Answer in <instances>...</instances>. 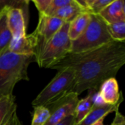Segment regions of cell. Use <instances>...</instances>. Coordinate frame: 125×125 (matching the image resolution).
Instances as JSON below:
<instances>
[{
  "mask_svg": "<svg viewBox=\"0 0 125 125\" xmlns=\"http://www.w3.org/2000/svg\"><path fill=\"white\" fill-rule=\"evenodd\" d=\"M125 64V43L112 41L88 51L69 53L49 69L73 70L75 84L72 92L80 95L85 91H98L102 83L115 78Z\"/></svg>",
  "mask_w": 125,
  "mask_h": 125,
  "instance_id": "1",
  "label": "cell"
},
{
  "mask_svg": "<svg viewBox=\"0 0 125 125\" xmlns=\"http://www.w3.org/2000/svg\"><path fill=\"white\" fill-rule=\"evenodd\" d=\"M34 62V56L18 55L8 50L0 53V98L13 95L19 81H29L28 67Z\"/></svg>",
  "mask_w": 125,
  "mask_h": 125,
  "instance_id": "2",
  "label": "cell"
},
{
  "mask_svg": "<svg viewBox=\"0 0 125 125\" xmlns=\"http://www.w3.org/2000/svg\"><path fill=\"white\" fill-rule=\"evenodd\" d=\"M69 23L60 29L38 50L35 59L40 67L49 68L71 53V40L69 37Z\"/></svg>",
  "mask_w": 125,
  "mask_h": 125,
  "instance_id": "3",
  "label": "cell"
},
{
  "mask_svg": "<svg viewBox=\"0 0 125 125\" xmlns=\"http://www.w3.org/2000/svg\"><path fill=\"white\" fill-rule=\"evenodd\" d=\"M112 41L108 23L99 15L91 14V21L84 32L79 38L71 41L70 53L88 51Z\"/></svg>",
  "mask_w": 125,
  "mask_h": 125,
  "instance_id": "4",
  "label": "cell"
},
{
  "mask_svg": "<svg viewBox=\"0 0 125 125\" xmlns=\"http://www.w3.org/2000/svg\"><path fill=\"white\" fill-rule=\"evenodd\" d=\"M75 84V74L71 68L59 70L32 103L33 108L46 106L66 94L72 92Z\"/></svg>",
  "mask_w": 125,
  "mask_h": 125,
  "instance_id": "5",
  "label": "cell"
},
{
  "mask_svg": "<svg viewBox=\"0 0 125 125\" xmlns=\"http://www.w3.org/2000/svg\"><path fill=\"white\" fill-rule=\"evenodd\" d=\"M79 95L70 92L57 100L46 105L50 112V116L45 125H57L68 116L74 114L79 101Z\"/></svg>",
  "mask_w": 125,
  "mask_h": 125,
  "instance_id": "6",
  "label": "cell"
},
{
  "mask_svg": "<svg viewBox=\"0 0 125 125\" xmlns=\"http://www.w3.org/2000/svg\"><path fill=\"white\" fill-rule=\"evenodd\" d=\"M64 23H65L62 20L57 17L39 14L38 23L36 29L33 31L38 40L37 51L43 44L50 40L60 29Z\"/></svg>",
  "mask_w": 125,
  "mask_h": 125,
  "instance_id": "7",
  "label": "cell"
},
{
  "mask_svg": "<svg viewBox=\"0 0 125 125\" xmlns=\"http://www.w3.org/2000/svg\"><path fill=\"white\" fill-rule=\"evenodd\" d=\"M7 7V24L13 37L18 38L25 36L27 34L26 30L28 23V14L21 8Z\"/></svg>",
  "mask_w": 125,
  "mask_h": 125,
  "instance_id": "8",
  "label": "cell"
},
{
  "mask_svg": "<svg viewBox=\"0 0 125 125\" xmlns=\"http://www.w3.org/2000/svg\"><path fill=\"white\" fill-rule=\"evenodd\" d=\"M38 46V40L34 32L25 36L12 38L8 51L18 55L34 56Z\"/></svg>",
  "mask_w": 125,
  "mask_h": 125,
  "instance_id": "9",
  "label": "cell"
},
{
  "mask_svg": "<svg viewBox=\"0 0 125 125\" xmlns=\"http://www.w3.org/2000/svg\"><path fill=\"white\" fill-rule=\"evenodd\" d=\"M98 92L103 102L107 105H114L124 100L122 92L119 90V83L116 78H111L104 81Z\"/></svg>",
  "mask_w": 125,
  "mask_h": 125,
  "instance_id": "10",
  "label": "cell"
},
{
  "mask_svg": "<svg viewBox=\"0 0 125 125\" xmlns=\"http://www.w3.org/2000/svg\"><path fill=\"white\" fill-rule=\"evenodd\" d=\"M123 101H120L118 104L104 105L102 106H94L91 112L79 123L74 125H93L101 119H105L109 114L116 112L119 110L120 105Z\"/></svg>",
  "mask_w": 125,
  "mask_h": 125,
  "instance_id": "11",
  "label": "cell"
},
{
  "mask_svg": "<svg viewBox=\"0 0 125 125\" xmlns=\"http://www.w3.org/2000/svg\"><path fill=\"white\" fill-rule=\"evenodd\" d=\"M99 15L108 24L124 21V0H113V1L99 14Z\"/></svg>",
  "mask_w": 125,
  "mask_h": 125,
  "instance_id": "12",
  "label": "cell"
},
{
  "mask_svg": "<svg viewBox=\"0 0 125 125\" xmlns=\"http://www.w3.org/2000/svg\"><path fill=\"white\" fill-rule=\"evenodd\" d=\"M7 10L8 7L6 5L0 8V53L8 50L13 38L7 24Z\"/></svg>",
  "mask_w": 125,
  "mask_h": 125,
  "instance_id": "13",
  "label": "cell"
},
{
  "mask_svg": "<svg viewBox=\"0 0 125 125\" xmlns=\"http://www.w3.org/2000/svg\"><path fill=\"white\" fill-rule=\"evenodd\" d=\"M91 13L83 12L69 23V37L71 41L79 38L87 28L91 21Z\"/></svg>",
  "mask_w": 125,
  "mask_h": 125,
  "instance_id": "14",
  "label": "cell"
},
{
  "mask_svg": "<svg viewBox=\"0 0 125 125\" xmlns=\"http://www.w3.org/2000/svg\"><path fill=\"white\" fill-rule=\"evenodd\" d=\"M83 12H86L77 0H72L70 4L57 10L52 16L57 17L64 23H70Z\"/></svg>",
  "mask_w": 125,
  "mask_h": 125,
  "instance_id": "15",
  "label": "cell"
},
{
  "mask_svg": "<svg viewBox=\"0 0 125 125\" xmlns=\"http://www.w3.org/2000/svg\"><path fill=\"white\" fill-rule=\"evenodd\" d=\"M95 92L97 91H88V94L81 99L79 100L77 105L75 108V124L80 122L91 111L93 108V96Z\"/></svg>",
  "mask_w": 125,
  "mask_h": 125,
  "instance_id": "16",
  "label": "cell"
},
{
  "mask_svg": "<svg viewBox=\"0 0 125 125\" xmlns=\"http://www.w3.org/2000/svg\"><path fill=\"white\" fill-rule=\"evenodd\" d=\"M15 96L10 95L0 98V125H4L11 114L17 110Z\"/></svg>",
  "mask_w": 125,
  "mask_h": 125,
  "instance_id": "17",
  "label": "cell"
},
{
  "mask_svg": "<svg viewBox=\"0 0 125 125\" xmlns=\"http://www.w3.org/2000/svg\"><path fill=\"white\" fill-rule=\"evenodd\" d=\"M109 34L113 41L125 43V20L108 24Z\"/></svg>",
  "mask_w": 125,
  "mask_h": 125,
  "instance_id": "18",
  "label": "cell"
},
{
  "mask_svg": "<svg viewBox=\"0 0 125 125\" xmlns=\"http://www.w3.org/2000/svg\"><path fill=\"white\" fill-rule=\"evenodd\" d=\"M50 116L49 110L45 106L34 108L31 125H45Z\"/></svg>",
  "mask_w": 125,
  "mask_h": 125,
  "instance_id": "19",
  "label": "cell"
},
{
  "mask_svg": "<svg viewBox=\"0 0 125 125\" xmlns=\"http://www.w3.org/2000/svg\"><path fill=\"white\" fill-rule=\"evenodd\" d=\"M113 0H85L87 9L89 13L99 15Z\"/></svg>",
  "mask_w": 125,
  "mask_h": 125,
  "instance_id": "20",
  "label": "cell"
},
{
  "mask_svg": "<svg viewBox=\"0 0 125 125\" xmlns=\"http://www.w3.org/2000/svg\"><path fill=\"white\" fill-rule=\"evenodd\" d=\"M72 0H52L51 3L45 12L44 15H52L57 10L60 9L61 7L68 5L71 2Z\"/></svg>",
  "mask_w": 125,
  "mask_h": 125,
  "instance_id": "21",
  "label": "cell"
},
{
  "mask_svg": "<svg viewBox=\"0 0 125 125\" xmlns=\"http://www.w3.org/2000/svg\"><path fill=\"white\" fill-rule=\"evenodd\" d=\"M52 0H33L35 7L37 8L39 14H44L49 7Z\"/></svg>",
  "mask_w": 125,
  "mask_h": 125,
  "instance_id": "22",
  "label": "cell"
},
{
  "mask_svg": "<svg viewBox=\"0 0 125 125\" xmlns=\"http://www.w3.org/2000/svg\"><path fill=\"white\" fill-rule=\"evenodd\" d=\"M4 125H23L17 114V110H15L11 114V115L7 120L6 123Z\"/></svg>",
  "mask_w": 125,
  "mask_h": 125,
  "instance_id": "23",
  "label": "cell"
},
{
  "mask_svg": "<svg viewBox=\"0 0 125 125\" xmlns=\"http://www.w3.org/2000/svg\"><path fill=\"white\" fill-rule=\"evenodd\" d=\"M115 113H116L115 118H114V119H113L112 124L110 125H119L120 121H121V119H122V116H123V115H122V114L119 113V110L116 111ZM104 119H99V121H97L96 123H94L93 125H104V123H103V122H104Z\"/></svg>",
  "mask_w": 125,
  "mask_h": 125,
  "instance_id": "24",
  "label": "cell"
},
{
  "mask_svg": "<svg viewBox=\"0 0 125 125\" xmlns=\"http://www.w3.org/2000/svg\"><path fill=\"white\" fill-rule=\"evenodd\" d=\"M75 124V115H71L65 119L63 122L57 125H74Z\"/></svg>",
  "mask_w": 125,
  "mask_h": 125,
  "instance_id": "25",
  "label": "cell"
},
{
  "mask_svg": "<svg viewBox=\"0 0 125 125\" xmlns=\"http://www.w3.org/2000/svg\"><path fill=\"white\" fill-rule=\"evenodd\" d=\"M119 125H125V116H122V118Z\"/></svg>",
  "mask_w": 125,
  "mask_h": 125,
  "instance_id": "26",
  "label": "cell"
},
{
  "mask_svg": "<svg viewBox=\"0 0 125 125\" xmlns=\"http://www.w3.org/2000/svg\"><path fill=\"white\" fill-rule=\"evenodd\" d=\"M124 15H125V0H124Z\"/></svg>",
  "mask_w": 125,
  "mask_h": 125,
  "instance_id": "27",
  "label": "cell"
}]
</instances>
